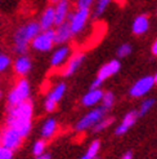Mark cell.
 <instances>
[{"label":"cell","instance_id":"obj_1","mask_svg":"<svg viewBox=\"0 0 157 159\" xmlns=\"http://www.w3.org/2000/svg\"><path fill=\"white\" fill-rule=\"evenodd\" d=\"M31 116H32V102L28 100L22 101L14 106H9L6 125L14 128L22 137H26L31 129Z\"/></svg>","mask_w":157,"mask_h":159},{"label":"cell","instance_id":"obj_2","mask_svg":"<svg viewBox=\"0 0 157 159\" xmlns=\"http://www.w3.org/2000/svg\"><path fill=\"white\" fill-rule=\"evenodd\" d=\"M40 33V26L37 22H28L21 26L14 34V51L17 53H26L28 43Z\"/></svg>","mask_w":157,"mask_h":159},{"label":"cell","instance_id":"obj_3","mask_svg":"<svg viewBox=\"0 0 157 159\" xmlns=\"http://www.w3.org/2000/svg\"><path fill=\"white\" fill-rule=\"evenodd\" d=\"M28 94H30L28 82L25 78H22L15 83V85L12 88L9 94H8V105L14 106V105L19 104V102H22V101H26L28 98Z\"/></svg>","mask_w":157,"mask_h":159},{"label":"cell","instance_id":"obj_4","mask_svg":"<svg viewBox=\"0 0 157 159\" xmlns=\"http://www.w3.org/2000/svg\"><path fill=\"white\" fill-rule=\"evenodd\" d=\"M22 139L23 137L21 134L9 125H6L5 128L0 131V145L9 149V150H13V152L19 148Z\"/></svg>","mask_w":157,"mask_h":159},{"label":"cell","instance_id":"obj_5","mask_svg":"<svg viewBox=\"0 0 157 159\" xmlns=\"http://www.w3.org/2000/svg\"><path fill=\"white\" fill-rule=\"evenodd\" d=\"M53 44H54V30L53 29H48V30H44L43 33H39L31 40L32 48L40 52H46L52 49Z\"/></svg>","mask_w":157,"mask_h":159},{"label":"cell","instance_id":"obj_6","mask_svg":"<svg viewBox=\"0 0 157 159\" xmlns=\"http://www.w3.org/2000/svg\"><path fill=\"white\" fill-rule=\"evenodd\" d=\"M89 17V8H83V9H77V12H75L74 14H68V25L71 29L72 34H77L83 30V27L85 26V22L88 21Z\"/></svg>","mask_w":157,"mask_h":159},{"label":"cell","instance_id":"obj_7","mask_svg":"<svg viewBox=\"0 0 157 159\" xmlns=\"http://www.w3.org/2000/svg\"><path fill=\"white\" fill-rule=\"evenodd\" d=\"M119 70H120V62L116 61V60L106 63L104 66H102L100 70H99V73H98V75H97V79H95V80L93 82V84H91V89H97L98 87L102 84V82L104 80V79L112 76V75L116 74Z\"/></svg>","mask_w":157,"mask_h":159},{"label":"cell","instance_id":"obj_8","mask_svg":"<svg viewBox=\"0 0 157 159\" xmlns=\"http://www.w3.org/2000/svg\"><path fill=\"white\" fill-rule=\"evenodd\" d=\"M104 114H106V109H104L103 106L98 107V109L93 110V111H90L89 114H86V115L81 119V120L77 123L76 129H77V131H83V129L89 128V127H91V125H95V124L100 120V119H103Z\"/></svg>","mask_w":157,"mask_h":159},{"label":"cell","instance_id":"obj_9","mask_svg":"<svg viewBox=\"0 0 157 159\" xmlns=\"http://www.w3.org/2000/svg\"><path fill=\"white\" fill-rule=\"evenodd\" d=\"M153 84H155V80L152 76H144L142 79H139L130 88V94L133 97H140L150 91L153 87Z\"/></svg>","mask_w":157,"mask_h":159},{"label":"cell","instance_id":"obj_10","mask_svg":"<svg viewBox=\"0 0 157 159\" xmlns=\"http://www.w3.org/2000/svg\"><path fill=\"white\" fill-rule=\"evenodd\" d=\"M68 16V0H58L54 8V25L63 23Z\"/></svg>","mask_w":157,"mask_h":159},{"label":"cell","instance_id":"obj_11","mask_svg":"<svg viewBox=\"0 0 157 159\" xmlns=\"http://www.w3.org/2000/svg\"><path fill=\"white\" fill-rule=\"evenodd\" d=\"M72 33H71V29H70L68 25V21H65L63 23L57 26V29L54 30V43H65L67 42L70 38H71Z\"/></svg>","mask_w":157,"mask_h":159},{"label":"cell","instance_id":"obj_12","mask_svg":"<svg viewBox=\"0 0 157 159\" xmlns=\"http://www.w3.org/2000/svg\"><path fill=\"white\" fill-rule=\"evenodd\" d=\"M83 60H84V53H75L72 57L68 60V62L66 63L63 71H62V75H65V76L72 75L76 71V69L80 66V63L83 62Z\"/></svg>","mask_w":157,"mask_h":159},{"label":"cell","instance_id":"obj_13","mask_svg":"<svg viewBox=\"0 0 157 159\" xmlns=\"http://www.w3.org/2000/svg\"><path fill=\"white\" fill-rule=\"evenodd\" d=\"M54 25V8L53 7H48L44 11L40 22H39V26H40V30H48L52 29V26Z\"/></svg>","mask_w":157,"mask_h":159},{"label":"cell","instance_id":"obj_14","mask_svg":"<svg viewBox=\"0 0 157 159\" xmlns=\"http://www.w3.org/2000/svg\"><path fill=\"white\" fill-rule=\"evenodd\" d=\"M137 116H138V113H137V111H130V113H128L126 115H125L124 120L121 122V124L116 128V134H124V133L126 132L133 124L135 123Z\"/></svg>","mask_w":157,"mask_h":159},{"label":"cell","instance_id":"obj_15","mask_svg":"<svg viewBox=\"0 0 157 159\" xmlns=\"http://www.w3.org/2000/svg\"><path fill=\"white\" fill-rule=\"evenodd\" d=\"M30 70H31V61H30L28 57H26V56H21V57H18L17 60H15V62H14L15 74L23 76V75H26Z\"/></svg>","mask_w":157,"mask_h":159},{"label":"cell","instance_id":"obj_16","mask_svg":"<svg viewBox=\"0 0 157 159\" xmlns=\"http://www.w3.org/2000/svg\"><path fill=\"white\" fill-rule=\"evenodd\" d=\"M102 96H103V92L100 89H90L88 93L83 97V105L85 106H91L95 105L97 102H99L102 100Z\"/></svg>","mask_w":157,"mask_h":159},{"label":"cell","instance_id":"obj_17","mask_svg":"<svg viewBox=\"0 0 157 159\" xmlns=\"http://www.w3.org/2000/svg\"><path fill=\"white\" fill-rule=\"evenodd\" d=\"M148 30V17L147 16H138L133 23V31L137 35H142Z\"/></svg>","mask_w":157,"mask_h":159},{"label":"cell","instance_id":"obj_18","mask_svg":"<svg viewBox=\"0 0 157 159\" xmlns=\"http://www.w3.org/2000/svg\"><path fill=\"white\" fill-rule=\"evenodd\" d=\"M68 52H70V49L67 48V47H63V48L58 49L52 57V61H50L52 66H59L61 63L66 60V57L68 56Z\"/></svg>","mask_w":157,"mask_h":159},{"label":"cell","instance_id":"obj_19","mask_svg":"<svg viewBox=\"0 0 157 159\" xmlns=\"http://www.w3.org/2000/svg\"><path fill=\"white\" fill-rule=\"evenodd\" d=\"M57 129V123L54 119H49V120H46L45 124L43 125V129H41V134H43V137L45 139H49L52 137L54 132H56Z\"/></svg>","mask_w":157,"mask_h":159},{"label":"cell","instance_id":"obj_20","mask_svg":"<svg viewBox=\"0 0 157 159\" xmlns=\"http://www.w3.org/2000/svg\"><path fill=\"white\" fill-rule=\"evenodd\" d=\"M65 91H66V84L59 83V84L56 87V88H54V89L49 93L48 98L52 100V101H54V102H58V101L62 98V96L65 94Z\"/></svg>","mask_w":157,"mask_h":159},{"label":"cell","instance_id":"obj_21","mask_svg":"<svg viewBox=\"0 0 157 159\" xmlns=\"http://www.w3.org/2000/svg\"><path fill=\"white\" fill-rule=\"evenodd\" d=\"M99 141L97 140V141H94L93 144L89 146V149H88V152H86V154L81 158V159H94L95 158V155H97V153H98V150H99Z\"/></svg>","mask_w":157,"mask_h":159},{"label":"cell","instance_id":"obj_22","mask_svg":"<svg viewBox=\"0 0 157 159\" xmlns=\"http://www.w3.org/2000/svg\"><path fill=\"white\" fill-rule=\"evenodd\" d=\"M113 122V118H107V119H100V120L94 125V132H100L103 131L104 128H107V127L109 124H112Z\"/></svg>","mask_w":157,"mask_h":159},{"label":"cell","instance_id":"obj_23","mask_svg":"<svg viewBox=\"0 0 157 159\" xmlns=\"http://www.w3.org/2000/svg\"><path fill=\"white\" fill-rule=\"evenodd\" d=\"M102 101H103V107H104V109H109V107L112 106L113 101H115L113 93H112V92H106V93H103V96H102Z\"/></svg>","mask_w":157,"mask_h":159},{"label":"cell","instance_id":"obj_24","mask_svg":"<svg viewBox=\"0 0 157 159\" xmlns=\"http://www.w3.org/2000/svg\"><path fill=\"white\" fill-rule=\"evenodd\" d=\"M44 150H45V141L44 140H39L35 142V145H34V149H32V152L37 157V155H41L44 153Z\"/></svg>","mask_w":157,"mask_h":159},{"label":"cell","instance_id":"obj_25","mask_svg":"<svg viewBox=\"0 0 157 159\" xmlns=\"http://www.w3.org/2000/svg\"><path fill=\"white\" fill-rule=\"evenodd\" d=\"M153 104H155V100H152V98H148V100H146L143 104H142V106H140V110H139V115H144L148 110H150L152 106H153Z\"/></svg>","mask_w":157,"mask_h":159},{"label":"cell","instance_id":"obj_26","mask_svg":"<svg viewBox=\"0 0 157 159\" xmlns=\"http://www.w3.org/2000/svg\"><path fill=\"white\" fill-rule=\"evenodd\" d=\"M9 65H11V58L8 57L6 54H4V53L0 52V73H2V71H4Z\"/></svg>","mask_w":157,"mask_h":159},{"label":"cell","instance_id":"obj_27","mask_svg":"<svg viewBox=\"0 0 157 159\" xmlns=\"http://www.w3.org/2000/svg\"><path fill=\"white\" fill-rule=\"evenodd\" d=\"M130 52H131V47L129 44H122L119 47V49H117V56H119V57H125V56H128Z\"/></svg>","mask_w":157,"mask_h":159},{"label":"cell","instance_id":"obj_28","mask_svg":"<svg viewBox=\"0 0 157 159\" xmlns=\"http://www.w3.org/2000/svg\"><path fill=\"white\" fill-rule=\"evenodd\" d=\"M13 158V150H9L0 145V159H12Z\"/></svg>","mask_w":157,"mask_h":159},{"label":"cell","instance_id":"obj_29","mask_svg":"<svg viewBox=\"0 0 157 159\" xmlns=\"http://www.w3.org/2000/svg\"><path fill=\"white\" fill-rule=\"evenodd\" d=\"M109 2H111V0H99L98 5H97V9H95V16H98V14H100L102 12H103L107 8V5L109 4Z\"/></svg>","mask_w":157,"mask_h":159},{"label":"cell","instance_id":"obj_30","mask_svg":"<svg viewBox=\"0 0 157 159\" xmlns=\"http://www.w3.org/2000/svg\"><path fill=\"white\" fill-rule=\"evenodd\" d=\"M94 0H77V9H83V8H89L93 4Z\"/></svg>","mask_w":157,"mask_h":159},{"label":"cell","instance_id":"obj_31","mask_svg":"<svg viewBox=\"0 0 157 159\" xmlns=\"http://www.w3.org/2000/svg\"><path fill=\"white\" fill-rule=\"evenodd\" d=\"M56 107H57V102H54V101H52L49 98L45 101V110L46 111H49V113H50V111L56 110Z\"/></svg>","mask_w":157,"mask_h":159},{"label":"cell","instance_id":"obj_32","mask_svg":"<svg viewBox=\"0 0 157 159\" xmlns=\"http://www.w3.org/2000/svg\"><path fill=\"white\" fill-rule=\"evenodd\" d=\"M152 53H153L155 56H157V39L155 40V43L152 44Z\"/></svg>","mask_w":157,"mask_h":159},{"label":"cell","instance_id":"obj_33","mask_svg":"<svg viewBox=\"0 0 157 159\" xmlns=\"http://www.w3.org/2000/svg\"><path fill=\"white\" fill-rule=\"evenodd\" d=\"M35 159H50L49 154H41V155H37Z\"/></svg>","mask_w":157,"mask_h":159},{"label":"cell","instance_id":"obj_34","mask_svg":"<svg viewBox=\"0 0 157 159\" xmlns=\"http://www.w3.org/2000/svg\"><path fill=\"white\" fill-rule=\"evenodd\" d=\"M131 158H133V154L129 152V153H126V154H125V155H124L121 159H131Z\"/></svg>","mask_w":157,"mask_h":159},{"label":"cell","instance_id":"obj_35","mask_svg":"<svg viewBox=\"0 0 157 159\" xmlns=\"http://www.w3.org/2000/svg\"><path fill=\"white\" fill-rule=\"evenodd\" d=\"M153 80H155V83H156V84H157V74H156V75H155V78H153Z\"/></svg>","mask_w":157,"mask_h":159},{"label":"cell","instance_id":"obj_36","mask_svg":"<svg viewBox=\"0 0 157 159\" xmlns=\"http://www.w3.org/2000/svg\"><path fill=\"white\" fill-rule=\"evenodd\" d=\"M50 2H52V3H57V2H58V0H50Z\"/></svg>","mask_w":157,"mask_h":159},{"label":"cell","instance_id":"obj_37","mask_svg":"<svg viewBox=\"0 0 157 159\" xmlns=\"http://www.w3.org/2000/svg\"><path fill=\"white\" fill-rule=\"evenodd\" d=\"M2 94H3V93H2V91H0V97H2Z\"/></svg>","mask_w":157,"mask_h":159}]
</instances>
